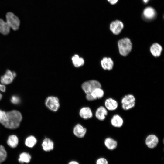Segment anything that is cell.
Here are the masks:
<instances>
[{
    "label": "cell",
    "mask_w": 164,
    "mask_h": 164,
    "mask_svg": "<svg viewBox=\"0 0 164 164\" xmlns=\"http://www.w3.org/2000/svg\"><path fill=\"white\" fill-rule=\"evenodd\" d=\"M7 121L3 125L10 129H15L18 128L22 119L21 113L16 110H12L6 112Z\"/></svg>",
    "instance_id": "1"
},
{
    "label": "cell",
    "mask_w": 164,
    "mask_h": 164,
    "mask_svg": "<svg viewBox=\"0 0 164 164\" xmlns=\"http://www.w3.org/2000/svg\"><path fill=\"white\" fill-rule=\"evenodd\" d=\"M119 53L124 56H127L132 49V43L128 38H124L119 40L118 42Z\"/></svg>",
    "instance_id": "2"
},
{
    "label": "cell",
    "mask_w": 164,
    "mask_h": 164,
    "mask_svg": "<svg viewBox=\"0 0 164 164\" xmlns=\"http://www.w3.org/2000/svg\"><path fill=\"white\" fill-rule=\"evenodd\" d=\"M122 108L125 110H128L133 108L135 104V98L131 94L124 96L121 101Z\"/></svg>",
    "instance_id": "3"
},
{
    "label": "cell",
    "mask_w": 164,
    "mask_h": 164,
    "mask_svg": "<svg viewBox=\"0 0 164 164\" xmlns=\"http://www.w3.org/2000/svg\"><path fill=\"white\" fill-rule=\"evenodd\" d=\"M46 106L50 110L56 112L58 110L60 104L58 98L54 96H49L45 100Z\"/></svg>",
    "instance_id": "4"
},
{
    "label": "cell",
    "mask_w": 164,
    "mask_h": 164,
    "mask_svg": "<svg viewBox=\"0 0 164 164\" xmlns=\"http://www.w3.org/2000/svg\"><path fill=\"white\" fill-rule=\"evenodd\" d=\"M101 87L100 83L94 80L85 82L82 84L81 86L82 89L86 94H90L95 88Z\"/></svg>",
    "instance_id": "5"
},
{
    "label": "cell",
    "mask_w": 164,
    "mask_h": 164,
    "mask_svg": "<svg viewBox=\"0 0 164 164\" xmlns=\"http://www.w3.org/2000/svg\"><path fill=\"white\" fill-rule=\"evenodd\" d=\"M6 22L10 27L14 30L18 29L20 25V21L18 18L13 13L9 12L6 16Z\"/></svg>",
    "instance_id": "6"
},
{
    "label": "cell",
    "mask_w": 164,
    "mask_h": 164,
    "mask_svg": "<svg viewBox=\"0 0 164 164\" xmlns=\"http://www.w3.org/2000/svg\"><path fill=\"white\" fill-rule=\"evenodd\" d=\"M124 28V24L120 20H116L112 21L110 25V29L115 35L119 34Z\"/></svg>",
    "instance_id": "7"
},
{
    "label": "cell",
    "mask_w": 164,
    "mask_h": 164,
    "mask_svg": "<svg viewBox=\"0 0 164 164\" xmlns=\"http://www.w3.org/2000/svg\"><path fill=\"white\" fill-rule=\"evenodd\" d=\"M16 76L15 73L8 70L6 71L5 74L1 77V82L3 84H9L12 82Z\"/></svg>",
    "instance_id": "8"
},
{
    "label": "cell",
    "mask_w": 164,
    "mask_h": 164,
    "mask_svg": "<svg viewBox=\"0 0 164 164\" xmlns=\"http://www.w3.org/2000/svg\"><path fill=\"white\" fill-rule=\"evenodd\" d=\"M159 142L157 136L153 134L148 135L145 139V143L147 146L151 149L154 148L157 145Z\"/></svg>",
    "instance_id": "9"
},
{
    "label": "cell",
    "mask_w": 164,
    "mask_h": 164,
    "mask_svg": "<svg viewBox=\"0 0 164 164\" xmlns=\"http://www.w3.org/2000/svg\"><path fill=\"white\" fill-rule=\"evenodd\" d=\"M73 132L76 136L81 138H83L85 135L87 129L80 124H78L74 127Z\"/></svg>",
    "instance_id": "10"
},
{
    "label": "cell",
    "mask_w": 164,
    "mask_h": 164,
    "mask_svg": "<svg viewBox=\"0 0 164 164\" xmlns=\"http://www.w3.org/2000/svg\"><path fill=\"white\" fill-rule=\"evenodd\" d=\"M104 105L105 108L107 110L113 111L117 109L118 104L116 100L110 97L105 100L104 102Z\"/></svg>",
    "instance_id": "11"
},
{
    "label": "cell",
    "mask_w": 164,
    "mask_h": 164,
    "mask_svg": "<svg viewBox=\"0 0 164 164\" xmlns=\"http://www.w3.org/2000/svg\"><path fill=\"white\" fill-rule=\"evenodd\" d=\"M107 110L103 106H100L96 110L95 115L96 118L101 121H104L106 118V116L108 115Z\"/></svg>",
    "instance_id": "12"
},
{
    "label": "cell",
    "mask_w": 164,
    "mask_h": 164,
    "mask_svg": "<svg viewBox=\"0 0 164 164\" xmlns=\"http://www.w3.org/2000/svg\"><path fill=\"white\" fill-rule=\"evenodd\" d=\"M150 50L152 54L154 57H157L160 56L162 50V48L159 44L155 43L151 46Z\"/></svg>",
    "instance_id": "13"
},
{
    "label": "cell",
    "mask_w": 164,
    "mask_h": 164,
    "mask_svg": "<svg viewBox=\"0 0 164 164\" xmlns=\"http://www.w3.org/2000/svg\"><path fill=\"white\" fill-rule=\"evenodd\" d=\"M101 63L102 68L104 70H110L113 68L114 62L110 57H104L101 60Z\"/></svg>",
    "instance_id": "14"
},
{
    "label": "cell",
    "mask_w": 164,
    "mask_h": 164,
    "mask_svg": "<svg viewBox=\"0 0 164 164\" xmlns=\"http://www.w3.org/2000/svg\"><path fill=\"white\" fill-rule=\"evenodd\" d=\"M79 115L82 118L84 119H87L92 117L93 113L89 107H85L82 108L80 110Z\"/></svg>",
    "instance_id": "15"
},
{
    "label": "cell",
    "mask_w": 164,
    "mask_h": 164,
    "mask_svg": "<svg viewBox=\"0 0 164 164\" xmlns=\"http://www.w3.org/2000/svg\"><path fill=\"white\" fill-rule=\"evenodd\" d=\"M124 121L122 118L119 115H114L111 120V123L112 126L115 128H120L123 125Z\"/></svg>",
    "instance_id": "16"
},
{
    "label": "cell",
    "mask_w": 164,
    "mask_h": 164,
    "mask_svg": "<svg viewBox=\"0 0 164 164\" xmlns=\"http://www.w3.org/2000/svg\"><path fill=\"white\" fill-rule=\"evenodd\" d=\"M42 146L45 151L50 152L53 149L54 144L50 138H46L43 140L42 144Z\"/></svg>",
    "instance_id": "17"
},
{
    "label": "cell",
    "mask_w": 164,
    "mask_h": 164,
    "mask_svg": "<svg viewBox=\"0 0 164 164\" xmlns=\"http://www.w3.org/2000/svg\"><path fill=\"white\" fill-rule=\"evenodd\" d=\"M104 144L106 148L110 150L115 149L118 145L116 141L111 137L106 138L104 141Z\"/></svg>",
    "instance_id": "18"
},
{
    "label": "cell",
    "mask_w": 164,
    "mask_h": 164,
    "mask_svg": "<svg viewBox=\"0 0 164 164\" xmlns=\"http://www.w3.org/2000/svg\"><path fill=\"white\" fill-rule=\"evenodd\" d=\"M143 15L145 18L148 19H151L155 16L156 12L152 7H148L144 9Z\"/></svg>",
    "instance_id": "19"
},
{
    "label": "cell",
    "mask_w": 164,
    "mask_h": 164,
    "mask_svg": "<svg viewBox=\"0 0 164 164\" xmlns=\"http://www.w3.org/2000/svg\"><path fill=\"white\" fill-rule=\"evenodd\" d=\"M90 94L94 100L102 98L104 96V92L101 87H98L94 89Z\"/></svg>",
    "instance_id": "20"
},
{
    "label": "cell",
    "mask_w": 164,
    "mask_h": 164,
    "mask_svg": "<svg viewBox=\"0 0 164 164\" xmlns=\"http://www.w3.org/2000/svg\"><path fill=\"white\" fill-rule=\"evenodd\" d=\"M10 27L6 22L0 19V32L4 35L9 33L10 31Z\"/></svg>",
    "instance_id": "21"
},
{
    "label": "cell",
    "mask_w": 164,
    "mask_h": 164,
    "mask_svg": "<svg viewBox=\"0 0 164 164\" xmlns=\"http://www.w3.org/2000/svg\"><path fill=\"white\" fill-rule=\"evenodd\" d=\"M19 142L18 138L15 135H10L8 138L7 143L9 146L12 148H15L17 146Z\"/></svg>",
    "instance_id": "22"
},
{
    "label": "cell",
    "mask_w": 164,
    "mask_h": 164,
    "mask_svg": "<svg viewBox=\"0 0 164 164\" xmlns=\"http://www.w3.org/2000/svg\"><path fill=\"white\" fill-rule=\"evenodd\" d=\"M31 158V155L29 153L26 152H23L19 155L18 160L19 162L21 163H28L30 162Z\"/></svg>",
    "instance_id": "23"
},
{
    "label": "cell",
    "mask_w": 164,
    "mask_h": 164,
    "mask_svg": "<svg viewBox=\"0 0 164 164\" xmlns=\"http://www.w3.org/2000/svg\"><path fill=\"white\" fill-rule=\"evenodd\" d=\"M72 62L75 67H77L83 65L84 60L83 58H80L77 55H74L72 58Z\"/></svg>",
    "instance_id": "24"
},
{
    "label": "cell",
    "mask_w": 164,
    "mask_h": 164,
    "mask_svg": "<svg viewBox=\"0 0 164 164\" xmlns=\"http://www.w3.org/2000/svg\"><path fill=\"white\" fill-rule=\"evenodd\" d=\"M37 140L35 137L32 135L28 137L26 139L25 144L29 147H33L36 143Z\"/></svg>",
    "instance_id": "25"
},
{
    "label": "cell",
    "mask_w": 164,
    "mask_h": 164,
    "mask_svg": "<svg viewBox=\"0 0 164 164\" xmlns=\"http://www.w3.org/2000/svg\"><path fill=\"white\" fill-rule=\"evenodd\" d=\"M7 155V152L4 147L0 145V164L5 160Z\"/></svg>",
    "instance_id": "26"
},
{
    "label": "cell",
    "mask_w": 164,
    "mask_h": 164,
    "mask_svg": "<svg viewBox=\"0 0 164 164\" xmlns=\"http://www.w3.org/2000/svg\"><path fill=\"white\" fill-rule=\"evenodd\" d=\"M7 121L6 112L0 109V123L4 125Z\"/></svg>",
    "instance_id": "27"
},
{
    "label": "cell",
    "mask_w": 164,
    "mask_h": 164,
    "mask_svg": "<svg viewBox=\"0 0 164 164\" xmlns=\"http://www.w3.org/2000/svg\"><path fill=\"white\" fill-rule=\"evenodd\" d=\"M11 101L12 103L14 104H18L20 101L19 97L15 95H14L12 97L11 99Z\"/></svg>",
    "instance_id": "28"
},
{
    "label": "cell",
    "mask_w": 164,
    "mask_h": 164,
    "mask_svg": "<svg viewBox=\"0 0 164 164\" xmlns=\"http://www.w3.org/2000/svg\"><path fill=\"white\" fill-rule=\"evenodd\" d=\"M96 164H108L107 160L104 158H100L96 161Z\"/></svg>",
    "instance_id": "29"
},
{
    "label": "cell",
    "mask_w": 164,
    "mask_h": 164,
    "mask_svg": "<svg viewBox=\"0 0 164 164\" xmlns=\"http://www.w3.org/2000/svg\"><path fill=\"white\" fill-rule=\"evenodd\" d=\"M86 97V99L89 101H92L94 100L90 94H87Z\"/></svg>",
    "instance_id": "30"
},
{
    "label": "cell",
    "mask_w": 164,
    "mask_h": 164,
    "mask_svg": "<svg viewBox=\"0 0 164 164\" xmlns=\"http://www.w3.org/2000/svg\"><path fill=\"white\" fill-rule=\"evenodd\" d=\"M6 87L4 84H0V91L3 92L5 91Z\"/></svg>",
    "instance_id": "31"
},
{
    "label": "cell",
    "mask_w": 164,
    "mask_h": 164,
    "mask_svg": "<svg viewBox=\"0 0 164 164\" xmlns=\"http://www.w3.org/2000/svg\"><path fill=\"white\" fill-rule=\"evenodd\" d=\"M107 1L110 4L114 5L117 3L118 0H107Z\"/></svg>",
    "instance_id": "32"
},
{
    "label": "cell",
    "mask_w": 164,
    "mask_h": 164,
    "mask_svg": "<svg viewBox=\"0 0 164 164\" xmlns=\"http://www.w3.org/2000/svg\"><path fill=\"white\" fill-rule=\"evenodd\" d=\"M68 164H80V163L76 161L72 160L69 162Z\"/></svg>",
    "instance_id": "33"
},
{
    "label": "cell",
    "mask_w": 164,
    "mask_h": 164,
    "mask_svg": "<svg viewBox=\"0 0 164 164\" xmlns=\"http://www.w3.org/2000/svg\"><path fill=\"white\" fill-rule=\"evenodd\" d=\"M149 0H143V2L145 3H148Z\"/></svg>",
    "instance_id": "34"
},
{
    "label": "cell",
    "mask_w": 164,
    "mask_h": 164,
    "mask_svg": "<svg viewBox=\"0 0 164 164\" xmlns=\"http://www.w3.org/2000/svg\"><path fill=\"white\" fill-rule=\"evenodd\" d=\"M2 97V94L0 93V100L1 99Z\"/></svg>",
    "instance_id": "35"
}]
</instances>
